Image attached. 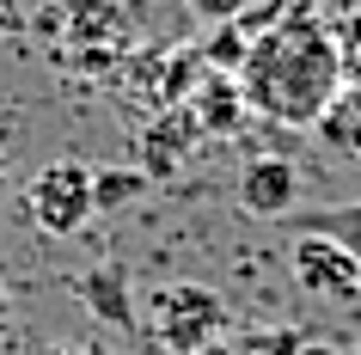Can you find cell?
<instances>
[{
    "label": "cell",
    "instance_id": "16",
    "mask_svg": "<svg viewBox=\"0 0 361 355\" xmlns=\"http://www.w3.org/2000/svg\"><path fill=\"white\" fill-rule=\"evenodd\" d=\"M13 148H19V123H13V116L0 111V160H6Z\"/></svg>",
    "mask_w": 361,
    "mask_h": 355
},
{
    "label": "cell",
    "instance_id": "10",
    "mask_svg": "<svg viewBox=\"0 0 361 355\" xmlns=\"http://www.w3.org/2000/svg\"><path fill=\"white\" fill-rule=\"evenodd\" d=\"M80 300H86L98 318H111L116 331H135V306H129L123 270H92V276H80Z\"/></svg>",
    "mask_w": 361,
    "mask_h": 355
},
{
    "label": "cell",
    "instance_id": "14",
    "mask_svg": "<svg viewBox=\"0 0 361 355\" xmlns=\"http://www.w3.org/2000/svg\"><path fill=\"white\" fill-rule=\"evenodd\" d=\"M184 6H190L196 19H209V25H239L251 0H184Z\"/></svg>",
    "mask_w": 361,
    "mask_h": 355
},
{
    "label": "cell",
    "instance_id": "12",
    "mask_svg": "<svg viewBox=\"0 0 361 355\" xmlns=\"http://www.w3.org/2000/svg\"><path fill=\"white\" fill-rule=\"evenodd\" d=\"M294 233H324V239L349 245L361 258V208H331V215H306V221H294Z\"/></svg>",
    "mask_w": 361,
    "mask_h": 355
},
{
    "label": "cell",
    "instance_id": "7",
    "mask_svg": "<svg viewBox=\"0 0 361 355\" xmlns=\"http://www.w3.org/2000/svg\"><path fill=\"white\" fill-rule=\"evenodd\" d=\"M190 116H196V129H209V135H233L251 116L239 80L233 74H209L202 86H190Z\"/></svg>",
    "mask_w": 361,
    "mask_h": 355
},
{
    "label": "cell",
    "instance_id": "5",
    "mask_svg": "<svg viewBox=\"0 0 361 355\" xmlns=\"http://www.w3.org/2000/svg\"><path fill=\"white\" fill-rule=\"evenodd\" d=\"M300 166L294 160H282V153H264V160H251L245 172H239V208L245 215H257V221H294V208H300Z\"/></svg>",
    "mask_w": 361,
    "mask_h": 355
},
{
    "label": "cell",
    "instance_id": "9",
    "mask_svg": "<svg viewBox=\"0 0 361 355\" xmlns=\"http://www.w3.org/2000/svg\"><path fill=\"white\" fill-rule=\"evenodd\" d=\"M312 129H319L337 153H355L361 160V80H343V92L324 104V116L312 123Z\"/></svg>",
    "mask_w": 361,
    "mask_h": 355
},
{
    "label": "cell",
    "instance_id": "4",
    "mask_svg": "<svg viewBox=\"0 0 361 355\" xmlns=\"http://www.w3.org/2000/svg\"><path fill=\"white\" fill-rule=\"evenodd\" d=\"M288 270H294V282L306 294H324V300H355L361 294V258L349 245L324 239V233H294Z\"/></svg>",
    "mask_w": 361,
    "mask_h": 355
},
{
    "label": "cell",
    "instance_id": "2",
    "mask_svg": "<svg viewBox=\"0 0 361 355\" xmlns=\"http://www.w3.org/2000/svg\"><path fill=\"white\" fill-rule=\"evenodd\" d=\"M227 325V306L214 288L202 282H166V288H147V331L166 355H196L209 349L214 331Z\"/></svg>",
    "mask_w": 361,
    "mask_h": 355
},
{
    "label": "cell",
    "instance_id": "19",
    "mask_svg": "<svg viewBox=\"0 0 361 355\" xmlns=\"http://www.w3.org/2000/svg\"><path fill=\"white\" fill-rule=\"evenodd\" d=\"M6 196H13V184H6V172H0V203H6Z\"/></svg>",
    "mask_w": 361,
    "mask_h": 355
},
{
    "label": "cell",
    "instance_id": "11",
    "mask_svg": "<svg viewBox=\"0 0 361 355\" xmlns=\"http://www.w3.org/2000/svg\"><path fill=\"white\" fill-rule=\"evenodd\" d=\"M141 190H153L141 166H104V172H92V215H98V208H104V215H111V208H129Z\"/></svg>",
    "mask_w": 361,
    "mask_h": 355
},
{
    "label": "cell",
    "instance_id": "1",
    "mask_svg": "<svg viewBox=\"0 0 361 355\" xmlns=\"http://www.w3.org/2000/svg\"><path fill=\"white\" fill-rule=\"evenodd\" d=\"M245 111L282 123V129H312L324 104L343 92V56L337 37L319 19H306V6H288L282 19L245 37V56L233 68Z\"/></svg>",
    "mask_w": 361,
    "mask_h": 355
},
{
    "label": "cell",
    "instance_id": "13",
    "mask_svg": "<svg viewBox=\"0 0 361 355\" xmlns=\"http://www.w3.org/2000/svg\"><path fill=\"white\" fill-rule=\"evenodd\" d=\"M331 37H337V56H343V80H361V13H349L343 31H331Z\"/></svg>",
    "mask_w": 361,
    "mask_h": 355
},
{
    "label": "cell",
    "instance_id": "17",
    "mask_svg": "<svg viewBox=\"0 0 361 355\" xmlns=\"http://www.w3.org/2000/svg\"><path fill=\"white\" fill-rule=\"evenodd\" d=\"M13 318L19 313H13V294H6V282H0V337H13Z\"/></svg>",
    "mask_w": 361,
    "mask_h": 355
},
{
    "label": "cell",
    "instance_id": "3",
    "mask_svg": "<svg viewBox=\"0 0 361 355\" xmlns=\"http://www.w3.org/2000/svg\"><path fill=\"white\" fill-rule=\"evenodd\" d=\"M25 215L43 239H74L92 221V166L86 160H49L25 184Z\"/></svg>",
    "mask_w": 361,
    "mask_h": 355
},
{
    "label": "cell",
    "instance_id": "8",
    "mask_svg": "<svg viewBox=\"0 0 361 355\" xmlns=\"http://www.w3.org/2000/svg\"><path fill=\"white\" fill-rule=\"evenodd\" d=\"M68 37L80 49H123V13L111 0H68Z\"/></svg>",
    "mask_w": 361,
    "mask_h": 355
},
{
    "label": "cell",
    "instance_id": "15",
    "mask_svg": "<svg viewBox=\"0 0 361 355\" xmlns=\"http://www.w3.org/2000/svg\"><path fill=\"white\" fill-rule=\"evenodd\" d=\"M25 31V13H19V0H0V37H19Z\"/></svg>",
    "mask_w": 361,
    "mask_h": 355
},
{
    "label": "cell",
    "instance_id": "6",
    "mask_svg": "<svg viewBox=\"0 0 361 355\" xmlns=\"http://www.w3.org/2000/svg\"><path fill=\"white\" fill-rule=\"evenodd\" d=\"M196 135H202V129H196L190 104H178L166 123H153V129L141 135V172H147V184H153V178H171V172L184 166V153H190Z\"/></svg>",
    "mask_w": 361,
    "mask_h": 355
},
{
    "label": "cell",
    "instance_id": "18",
    "mask_svg": "<svg viewBox=\"0 0 361 355\" xmlns=\"http://www.w3.org/2000/svg\"><path fill=\"white\" fill-rule=\"evenodd\" d=\"M49 355H92V349H80V343H68V349H49Z\"/></svg>",
    "mask_w": 361,
    "mask_h": 355
}]
</instances>
